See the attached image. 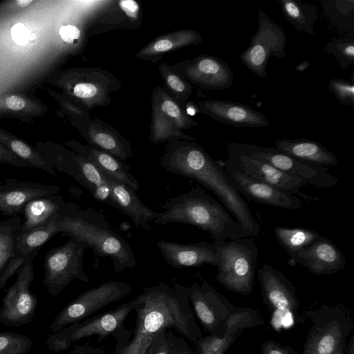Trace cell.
Instances as JSON below:
<instances>
[{
    "mask_svg": "<svg viewBox=\"0 0 354 354\" xmlns=\"http://www.w3.org/2000/svg\"><path fill=\"white\" fill-rule=\"evenodd\" d=\"M135 299L136 325L127 343L114 354H147L162 329L173 328L196 344L203 337L187 297L166 283L145 287Z\"/></svg>",
    "mask_w": 354,
    "mask_h": 354,
    "instance_id": "obj_1",
    "label": "cell"
},
{
    "mask_svg": "<svg viewBox=\"0 0 354 354\" xmlns=\"http://www.w3.org/2000/svg\"><path fill=\"white\" fill-rule=\"evenodd\" d=\"M160 165L170 173L197 181L213 192L241 225L244 237L259 234V223L222 164L214 160L201 146L195 142L171 144L167 148Z\"/></svg>",
    "mask_w": 354,
    "mask_h": 354,
    "instance_id": "obj_2",
    "label": "cell"
},
{
    "mask_svg": "<svg viewBox=\"0 0 354 354\" xmlns=\"http://www.w3.org/2000/svg\"><path fill=\"white\" fill-rule=\"evenodd\" d=\"M165 211L158 212L155 224H188L205 231L216 241L244 238L241 225L219 202L201 187L167 200Z\"/></svg>",
    "mask_w": 354,
    "mask_h": 354,
    "instance_id": "obj_3",
    "label": "cell"
},
{
    "mask_svg": "<svg viewBox=\"0 0 354 354\" xmlns=\"http://www.w3.org/2000/svg\"><path fill=\"white\" fill-rule=\"evenodd\" d=\"M58 232L65 233L86 243L96 257L110 258L114 270L122 273L136 267L137 261L131 245L110 225L99 211L88 207H73L62 215L57 222Z\"/></svg>",
    "mask_w": 354,
    "mask_h": 354,
    "instance_id": "obj_4",
    "label": "cell"
},
{
    "mask_svg": "<svg viewBox=\"0 0 354 354\" xmlns=\"http://www.w3.org/2000/svg\"><path fill=\"white\" fill-rule=\"evenodd\" d=\"M135 299L115 308L71 324L59 332L48 335L46 345L50 351L58 353L69 348L73 342L97 335V343L112 336L116 339L115 348H120L130 339L132 331L127 330L124 322L134 309Z\"/></svg>",
    "mask_w": 354,
    "mask_h": 354,
    "instance_id": "obj_5",
    "label": "cell"
},
{
    "mask_svg": "<svg viewBox=\"0 0 354 354\" xmlns=\"http://www.w3.org/2000/svg\"><path fill=\"white\" fill-rule=\"evenodd\" d=\"M217 245L216 281L230 291L241 295L252 292L258 249L245 237L216 241Z\"/></svg>",
    "mask_w": 354,
    "mask_h": 354,
    "instance_id": "obj_6",
    "label": "cell"
},
{
    "mask_svg": "<svg viewBox=\"0 0 354 354\" xmlns=\"http://www.w3.org/2000/svg\"><path fill=\"white\" fill-rule=\"evenodd\" d=\"M305 316L312 325L300 354H332L353 328L350 312L342 305L322 304Z\"/></svg>",
    "mask_w": 354,
    "mask_h": 354,
    "instance_id": "obj_7",
    "label": "cell"
},
{
    "mask_svg": "<svg viewBox=\"0 0 354 354\" xmlns=\"http://www.w3.org/2000/svg\"><path fill=\"white\" fill-rule=\"evenodd\" d=\"M227 147L266 162L317 187L332 188L339 183L326 167L299 160L274 147L240 142H230Z\"/></svg>",
    "mask_w": 354,
    "mask_h": 354,
    "instance_id": "obj_8",
    "label": "cell"
},
{
    "mask_svg": "<svg viewBox=\"0 0 354 354\" xmlns=\"http://www.w3.org/2000/svg\"><path fill=\"white\" fill-rule=\"evenodd\" d=\"M85 243L69 236L64 245L50 250L45 256L44 284L52 296L57 295L73 280L87 283L84 271Z\"/></svg>",
    "mask_w": 354,
    "mask_h": 354,
    "instance_id": "obj_9",
    "label": "cell"
},
{
    "mask_svg": "<svg viewBox=\"0 0 354 354\" xmlns=\"http://www.w3.org/2000/svg\"><path fill=\"white\" fill-rule=\"evenodd\" d=\"M131 286L120 281H106L91 288L68 303L57 315L50 329L57 333L65 327L83 321L106 306L129 295Z\"/></svg>",
    "mask_w": 354,
    "mask_h": 354,
    "instance_id": "obj_10",
    "label": "cell"
},
{
    "mask_svg": "<svg viewBox=\"0 0 354 354\" xmlns=\"http://www.w3.org/2000/svg\"><path fill=\"white\" fill-rule=\"evenodd\" d=\"M174 288L187 297L204 330L222 337L225 322L236 307L207 282H194L190 287L174 283Z\"/></svg>",
    "mask_w": 354,
    "mask_h": 354,
    "instance_id": "obj_11",
    "label": "cell"
},
{
    "mask_svg": "<svg viewBox=\"0 0 354 354\" xmlns=\"http://www.w3.org/2000/svg\"><path fill=\"white\" fill-rule=\"evenodd\" d=\"M258 12L257 30L251 37L250 46L239 55V58L253 73L265 78L269 57H286L287 37L283 29L266 13L260 8Z\"/></svg>",
    "mask_w": 354,
    "mask_h": 354,
    "instance_id": "obj_12",
    "label": "cell"
},
{
    "mask_svg": "<svg viewBox=\"0 0 354 354\" xmlns=\"http://www.w3.org/2000/svg\"><path fill=\"white\" fill-rule=\"evenodd\" d=\"M34 258L30 257L25 261L17 272L15 282L3 298L0 322L5 326L19 327L30 322L34 317L37 299L30 291L34 278Z\"/></svg>",
    "mask_w": 354,
    "mask_h": 354,
    "instance_id": "obj_13",
    "label": "cell"
},
{
    "mask_svg": "<svg viewBox=\"0 0 354 354\" xmlns=\"http://www.w3.org/2000/svg\"><path fill=\"white\" fill-rule=\"evenodd\" d=\"M262 299L268 309L281 320L298 317L296 290L286 275L270 264L257 270Z\"/></svg>",
    "mask_w": 354,
    "mask_h": 354,
    "instance_id": "obj_14",
    "label": "cell"
},
{
    "mask_svg": "<svg viewBox=\"0 0 354 354\" xmlns=\"http://www.w3.org/2000/svg\"><path fill=\"white\" fill-rule=\"evenodd\" d=\"M227 151L228 159L250 178L277 187L288 194L301 196L307 202L318 200L317 197L307 195L300 191L302 187L308 185L305 180L290 176L251 156L228 147Z\"/></svg>",
    "mask_w": 354,
    "mask_h": 354,
    "instance_id": "obj_15",
    "label": "cell"
},
{
    "mask_svg": "<svg viewBox=\"0 0 354 354\" xmlns=\"http://www.w3.org/2000/svg\"><path fill=\"white\" fill-rule=\"evenodd\" d=\"M236 189L245 198L257 203L288 209L302 207L300 198L261 181L250 178L230 160L221 163Z\"/></svg>",
    "mask_w": 354,
    "mask_h": 354,
    "instance_id": "obj_16",
    "label": "cell"
},
{
    "mask_svg": "<svg viewBox=\"0 0 354 354\" xmlns=\"http://www.w3.org/2000/svg\"><path fill=\"white\" fill-rule=\"evenodd\" d=\"M292 266L300 264L316 275L333 274L343 270L346 258L330 239L319 236L310 245L290 257Z\"/></svg>",
    "mask_w": 354,
    "mask_h": 354,
    "instance_id": "obj_17",
    "label": "cell"
},
{
    "mask_svg": "<svg viewBox=\"0 0 354 354\" xmlns=\"http://www.w3.org/2000/svg\"><path fill=\"white\" fill-rule=\"evenodd\" d=\"M261 314L252 308L236 307L229 315L222 337L208 335L196 343V351L212 354H224L245 329L264 324Z\"/></svg>",
    "mask_w": 354,
    "mask_h": 354,
    "instance_id": "obj_18",
    "label": "cell"
},
{
    "mask_svg": "<svg viewBox=\"0 0 354 354\" xmlns=\"http://www.w3.org/2000/svg\"><path fill=\"white\" fill-rule=\"evenodd\" d=\"M157 247L168 265L174 268L201 267L205 264L217 266V245L201 241L182 244L172 241H159Z\"/></svg>",
    "mask_w": 354,
    "mask_h": 354,
    "instance_id": "obj_19",
    "label": "cell"
},
{
    "mask_svg": "<svg viewBox=\"0 0 354 354\" xmlns=\"http://www.w3.org/2000/svg\"><path fill=\"white\" fill-rule=\"evenodd\" d=\"M59 187L30 181L8 179L0 183V214L17 216L30 201L57 194Z\"/></svg>",
    "mask_w": 354,
    "mask_h": 354,
    "instance_id": "obj_20",
    "label": "cell"
},
{
    "mask_svg": "<svg viewBox=\"0 0 354 354\" xmlns=\"http://www.w3.org/2000/svg\"><path fill=\"white\" fill-rule=\"evenodd\" d=\"M59 217H55L37 227L17 233L12 259L0 279V290L28 258L35 257L39 248L59 233L57 222Z\"/></svg>",
    "mask_w": 354,
    "mask_h": 354,
    "instance_id": "obj_21",
    "label": "cell"
},
{
    "mask_svg": "<svg viewBox=\"0 0 354 354\" xmlns=\"http://www.w3.org/2000/svg\"><path fill=\"white\" fill-rule=\"evenodd\" d=\"M202 112L222 123L237 127L261 128L270 124L266 116L249 104L221 100L198 103Z\"/></svg>",
    "mask_w": 354,
    "mask_h": 354,
    "instance_id": "obj_22",
    "label": "cell"
},
{
    "mask_svg": "<svg viewBox=\"0 0 354 354\" xmlns=\"http://www.w3.org/2000/svg\"><path fill=\"white\" fill-rule=\"evenodd\" d=\"M186 76L198 86L209 90H224L233 85L234 74L228 64L221 59L202 55L185 69Z\"/></svg>",
    "mask_w": 354,
    "mask_h": 354,
    "instance_id": "obj_23",
    "label": "cell"
},
{
    "mask_svg": "<svg viewBox=\"0 0 354 354\" xmlns=\"http://www.w3.org/2000/svg\"><path fill=\"white\" fill-rule=\"evenodd\" d=\"M103 175L110 188L113 207L130 217L137 228L155 220L158 212L146 206L140 200L136 192L113 178Z\"/></svg>",
    "mask_w": 354,
    "mask_h": 354,
    "instance_id": "obj_24",
    "label": "cell"
},
{
    "mask_svg": "<svg viewBox=\"0 0 354 354\" xmlns=\"http://www.w3.org/2000/svg\"><path fill=\"white\" fill-rule=\"evenodd\" d=\"M73 203H66L61 196H42L28 203L24 208V220L18 230L20 234L41 226L70 210Z\"/></svg>",
    "mask_w": 354,
    "mask_h": 354,
    "instance_id": "obj_25",
    "label": "cell"
},
{
    "mask_svg": "<svg viewBox=\"0 0 354 354\" xmlns=\"http://www.w3.org/2000/svg\"><path fill=\"white\" fill-rule=\"evenodd\" d=\"M275 148L299 160L324 167L335 166L339 162L337 156L319 142L305 139H279Z\"/></svg>",
    "mask_w": 354,
    "mask_h": 354,
    "instance_id": "obj_26",
    "label": "cell"
},
{
    "mask_svg": "<svg viewBox=\"0 0 354 354\" xmlns=\"http://www.w3.org/2000/svg\"><path fill=\"white\" fill-rule=\"evenodd\" d=\"M80 156L95 165L104 174L126 185L135 192L139 189V183L129 171L130 167L113 155L96 149H82Z\"/></svg>",
    "mask_w": 354,
    "mask_h": 354,
    "instance_id": "obj_27",
    "label": "cell"
},
{
    "mask_svg": "<svg viewBox=\"0 0 354 354\" xmlns=\"http://www.w3.org/2000/svg\"><path fill=\"white\" fill-rule=\"evenodd\" d=\"M284 17L299 32L314 34L317 7L299 0H279Z\"/></svg>",
    "mask_w": 354,
    "mask_h": 354,
    "instance_id": "obj_28",
    "label": "cell"
},
{
    "mask_svg": "<svg viewBox=\"0 0 354 354\" xmlns=\"http://www.w3.org/2000/svg\"><path fill=\"white\" fill-rule=\"evenodd\" d=\"M201 41L200 34L195 30L178 31L155 40L142 49L138 55L140 57L156 55L187 45L198 44Z\"/></svg>",
    "mask_w": 354,
    "mask_h": 354,
    "instance_id": "obj_29",
    "label": "cell"
},
{
    "mask_svg": "<svg viewBox=\"0 0 354 354\" xmlns=\"http://www.w3.org/2000/svg\"><path fill=\"white\" fill-rule=\"evenodd\" d=\"M274 232L279 243L290 257L310 245L320 236L318 232L304 227L276 226Z\"/></svg>",
    "mask_w": 354,
    "mask_h": 354,
    "instance_id": "obj_30",
    "label": "cell"
},
{
    "mask_svg": "<svg viewBox=\"0 0 354 354\" xmlns=\"http://www.w3.org/2000/svg\"><path fill=\"white\" fill-rule=\"evenodd\" d=\"M22 219L19 216L0 221V279L12 259L15 240Z\"/></svg>",
    "mask_w": 354,
    "mask_h": 354,
    "instance_id": "obj_31",
    "label": "cell"
},
{
    "mask_svg": "<svg viewBox=\"0 0 354 354\" xmlns=\"http://www.w3.org/2000/svg\"><path fill=\"white\" fill-rule=\"evenodd\" d=\"M322 6L325 15L335 26L354 32L353 0H324Z\"/></svg>",
    "mask_w": 354,
    "mask_h": 354,
    "instance_id": "obj_32",
    "label": "cell"
},
{
    "mask_svg": "<svg viewBox=\"0 0 354 354\" xmlns=\"http://www.w3.org/2000/svg\"><path fill=\"white\" fill-rule=\"evenodd\" d=\"M147 354H198L184 337L176 335L169 329H162L154 337Z\"/></svg>",
    "mask_w": 354,
    "mask_h": 354,
    "instance_id": "obj_33",
    "label": "cell"
},
{
    "mask_svg": "<svg viewBox=\"0 0 354 354\" xmlns=\"http://www.w3.org/2000/svg\"><path fill=\"white\" fill-rule=\"evenodd\" d=\"M176 125L160 110L159 105L156 106L153 110V124L151 135V141L159 143L171 138H183L194 140L192 137L181 135L179 131L174 129Z\"/></svg>",
    "mask_w": 354,
    "mask_h": 354,
    "instance_id": "obj_34",
    "label": "cell"
},
{
    "mask_svg": "<svg viewBox=\"0 0 354 354\" xmlns=\"http://www.w3.org/2000/svg\"><path fill=\"white\" fill-rule=\"evenodd\" d=\"M325 50L335 57L340 66L345 69L354 62L353 37L333 39L326 44Z\"/></svg>",
    "mask_w": 354,
    "mask_h": 354,
    "instance_id": "obj_35",
    "label": "cell"
},
{
    "mask_svg": "<svg viewBox=\"0 0 354 354\" xmlns=\"http://www.w3.org/2000/svg\"><path fill=\"white\" fill-rule=\"evenodd\" d=\"M32 344L26 335L0 332V354H27Z\"/></svg>",
    "mask_w": 354,
    "mask_h": 354,
    "instance_id": "obj_36",
    "label": "cell"
},
{
    "mask_svg": "<svg viewBox=\"0 0 354 354\" xmlns=\"http://www.w3.org/2000/svg\"><path fill=\"white\" fill-rule=\"evenodd\" d=\"M158 105L162 112L174 123L177 128H190L193 125H197V122L184 113L169 97L162 95Z\"/></svg>",
    "mask_w": 354,
    "mask_h": 354,
    "instance_id": "obj_37",
    "label": "cell"
},
{
    "mask_svg": "<svg viewBox=\"0 0 354 354\" xmlns=\"http://www.w3.org/2000/svg\"><path fill=\"white\" fill-rule=\"evenodd\" d=\"M329 91L343 105L354 106L353 77L351 81L335 78L328 82Z\"/></svg>",
    "mask_w": 354,
    "mask_h": 354,
    "instance_id": "obj_38",
    "label": "cell"
},
{
    "mask_svg": "<svg viewBox=\"0 0 354 354\" xmlns=\"http://www.w3.org/2000/svg\"><path fill=\"white\" fill-rule=\"evenodd\" d=\"M248 354H299L295 350L288 346L282 345L280 343L273 340L268 339L263 342L261 346V352L259 353Z\"/></svg>",
    "mask_w": 354,
    "mask_h": 354,
    "instance_id": "obj_39",
    "label": "cell"
},
{
    "mask_svg": "<svg viewBox=\"0 0 354 354\" xmlns=\"http://www.w3.org/2000/svg\"><path fill=\"white\" fill-rule=\"evenodd\" d=\"M97 88L91 83H79L73 88L74 94L82 99H88L94 97L97 93Z\"/></svg>",
    "mask_w": 354,
    "mask_h": 354,
    "instance_id": "obj_40",
    "label": "cell"
},
{
    "mask_svg": "<svg viewBox=\"0 0 354 354\" xmlns=\"http://www.w3.org/2000/svg\"><path fill=\"white\" fill-rule=\"evenodd\" d=\"M13 40L19 45L25 44L29 39L27 28L21 23L14 25L11 29Z\"/></svg>",
    "mask_w": 354,
    "mask_h": 354,
    "instance_id": "obj_41",
    "label": "cell"
},
{
    "mask_svg": "<svg viewBox=\"0 0 354 354\" xmlns=\"http://www.w3.org/2000/svg\"><path fill=\"white\" fill-rule=\"evenodd\" d=\"M165 80L170 88L176 93H184L189 90L185 83L174 74L167 73Z\"/></svg>",
    "mask_w": 354,
    "mask_h": 354,
    "instance_id": "obj_42",
    "label": "cell"
},
{
    "mask_svg": "<svg viewBox=\"0 0 354 354\" xmlns=\"http://www.w3.org/2000/svg\"><path fill=\"white\" fill-rule=\"evenodd\" d=\"M59 35L63 41L72 44L75 40L79 39L80 31L76 26L67 25L60 28Z\"/></svg>",
    "mask_w": 354,
    "mask_h": 354,
    "instance_id": "obj_43",
    "label": "cell"
},
{
    "mask_svg": "<svg viewBox=\"0 0 354 354\" xmlns=\"http://www.w3.org/2000/svg\"><path fill=\"white\" fill-rule=\"evenodd\" d=\"M69 354H104V351L102 348L85 344L75 346Z\"/></svg>",
    "mask_w": 354,
    "mask_h": 354,
    "instance_id": "obj_44",
    "label": "cell"
},
{
    "mask_svg": "<svg viewBox=\"0 0 354 354\" xmlns=\"http://www.w3.org/2000/svg\"><path fill=\"white\" fill-rule=\"evenodd\" d=\"M6 106L12 110L19 111L25 106V101L16 95H11L6 100Z\"/></svg>",
    "mask_w": 354,
    "mask_h": 354,
    "instance_id": "obj_45",
    "label": "cell"
},
{
    "mask_svg": "<svg viewBox=\"0 0 354 354\" xmlns=\"http://www.w3.org/2000/svg\"><path fill=\"white\" fill-rule=\"evenodd\" d=\"M120 6L131 17H135L139 9L138 3L132 0L121 1Z\"/></svg>",
    "mask_w": 354,
    "mask_h": 354,
    "instance_id": "obj_46",
    "label": "cell"
},
{
    "mask_svg": "<svg viewBox=\"0 0 354 354\" xmlns=\"http://www.w3.org/2000/svg\"><path fill=\"white\" fill-rule=\"evenodd\" d=\"M310 62L308 60L303 61L301 63L297 64L295 68L296 72H304L310 66Z\"/></svg>",
    "mask_w": 354,
    "mask_h": 354,
    "instance_id": "obj_47",
    "label": "cell"
},
{
    "mask_svg": "<svg viewBox=\"0 0 354 354\" xmlns=\"http://www.w3.org/2000/svg\"><path fill=\"white\" fill-rule=\"evenodd\" d=\"M345 354H354V335L351 337L348 345L346 347Z\"/></svg>",
    "mask_w": 354,
    "mask_h": 354,
    "instance_id": "obj_48",
    "label": "cell"
},
{
    "mask_svg": "<svg viewBox=\"0 0 354 354\" xmlns=\"http://www.w3.org/2000/svg\"><path fill=\"white\" fill-rule=\"evenodd\" d=\"M346 351V342L339 344L337 348L332 354H345Z\"/></svg>",
    "mask_w": 354,
    "mask_h": 354,
    "instance_id": "obj_49",
    "label": "cell"
},
{
    "mask_svg": "<svg viewBox=\"0 0 354 354\" xmlns=\"http://www.w3.org/2000/svg\"><path fill=\"white\" fill-rule=\"evenodd\" d=\"M32 2V0H17V3L20 7L28 6Z\"/></svg>",
    "mask_w": 354,
    "mask_h": 354,
    "instance_id": "obj_50",
    "label": "cell"
},
{
    "mask_svg": "<svg viewBox=\"0 0 354 354\" xmlns=\"http://www.w3.org/2000/svg\"><path fill=\"white\" fill-rule=\"evenodd\" d=\"M196 352L198 353V354H212V353H205V352H201V351H197Z\"/></svg>",
    "mask_w": 354,
    "mask_h": 354,
    "instance_id": "obj_51",
    "label": "cell"
},
{
    "mask_svg": "<svg viewBox=\"0 0 354 354\" xmlns=\"http://www.w3.org/2000/svg\"><path fill=\"white\" fill-rule=\"evenodd\" d=\"M106 354H114V353H106Z\"/></svg>",
    "mask_w": 354,
    "mask_h": 354,
    "instance_id": "obj_52",
    "label": "cell"
}]
</instances>
